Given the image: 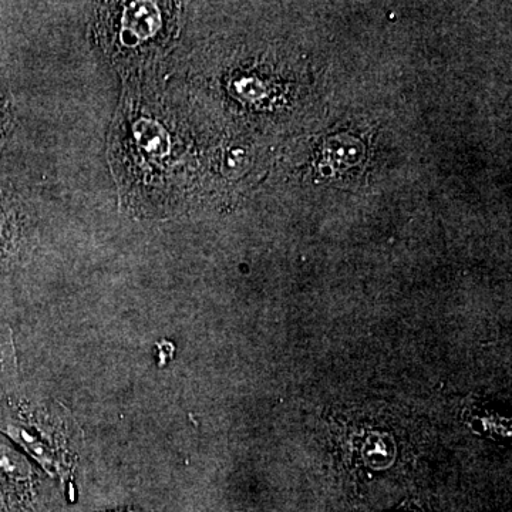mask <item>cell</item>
<instances>
[{
	"instance_id": "6da1fadb",
	"label": "cell",
	"mask_w": 512,
	"mask_h": 512,
	"mask_svg": "<svg viewBox=\"0 0 512 512\" xmlns=\"http://www.w3.org/2000/svg\"><path fill=\"white\" fill-rule=\"evenodd\" d=\"M22 474L5 451L0 450V510L3 512H28V498L22 488Z\"/></svg>"
},
{
	"instance_id": "7a4b0ae2",
	"label": "cell",
	"mask_w": 512,
	"mask_h": 512,
	"mask_svg": "<svg viewBox=\"0 0 512 512\" xmlns=\"http://www.w3.org/2000/svg\"><path fill=\"white\" fill-rule=\"evenodd\" d=\"M363 154L365 148L359 140L342 134L326 141L323 147V164L328 165L336 173H345L360 164Z\"/></svg>"
},
{
	"instance_id": "277c9868",
	"label": "cell",
	"mask_w": 512,
	"mask_h": 512,
	"mask_svg": "<svg viewBox=\"0 0 512 512\" xmlns=\"http://www.w3.org/2000/svg\"><path fill=\"white\" fill-rule=\"evenodd\" d=\"M9 355L8 348H6V342L0 339V386H2L3 376H5L6 363H8Z\"/></svg>"
},
{
	"instance_id": "3957f363",
	"label": "cell",
	"mask_w": 512,
	"mask_h": 512,
	"mask_svg": "<svg viewBox=\"0 0 512 512\" xmlns=\"http://www.w3.org/2000/svg\"><path fill=\"white\" fill-rule=\"evenodd\" d=\"M154 3H130L123 16V42L134 45V39H147L156 33L153 23L158 18Z\"/></svg>"
}]
</instances>
